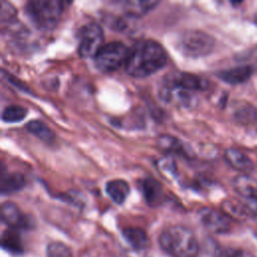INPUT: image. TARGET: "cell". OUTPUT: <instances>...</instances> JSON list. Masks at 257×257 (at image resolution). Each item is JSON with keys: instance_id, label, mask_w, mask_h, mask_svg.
<instances>
[{"instance_id": "obj_1", "label": "cell", "mask_w": 257, "mask_h": 257, "mask_svg": "<svg viewBox=\"0 0 257 257\" xmlns=\"http://www.w3.org/2000/svg\"><path fill=\"white\" fill-rule=\"evenodd\" d=\"M167 63V53L164 47L152 39H142L130 48L124 64L128 75L136 78L147 77Z\"/></svg>"}, {"instance_id": "obj_2", "label": "cell", "mask_w": 257, "mask_h": 257, "mask_svg": "<svg viewBox=\"0 0 257 257\" xmlns=\"http://www.w3.org/2000/svg\"><path fill=\"white\" fill-rule=\"evenodd\" d=\"M161 248L172 257H197L199 243L194 233L184 226H170L159 237Z\"/></svg>"}, {"instance_id": "obj_3", "label": "cell", "mask_w": 257, "mask_h": 257, "mask_svg": "<svg viewBox=\"0 0 257 257\" xmlns=\"http://www.w3.org/2000/svg\"><path fill=\"white\" fill-rule=\"evenodd\" d=\"M65 2L59 0H32L26 3L25 13L32 24L40 30H51L59 22Z\"/></svg>"}, {"instance_id": "obj_4", "label": "cell", "mask_w": 257, "mask_h": 257, "mask_svg": "<svg viewBox=\"0 0 257 257\" xmlns=\"http://www.w3.org/2000/svg\"><path fill=\"white\" fill-rule=\"evenodd\" d=\"M215 46V39L201 30H186L179 39L177 47L180 52L189 57H202L210 54Z\"/></svg>"}, {"instance_id": "obj_5", "label": "cell", "mask_w": 257, "mask_h": 257, "mask_svg": "<svg viewBox=\"0 0 257 257\" xmlns=\"http://www.w3.org/2000/svg\"><path fill=\"white\" fill-rule=\"evenodd\" d=\"M130 49L120 41H112L103 46L94 55V64L102 72H112L125 64Z\"/></svg>"}, {"instance_id": "obj_6", "label": "cell", "mask_w": 257, "mask_h": 257, "mask_svg": "<svg viewBox=\"0 0 257 257\" xmlns=\"http://www.w3.org/2000/svg\"><path fill=\"white\" fill-rule=\"evenodd\" d=\"M195 93L196 92L178 81L173 74L167 75L159 88L160 98L164 102L183 107H188L194 104Z\"/></svg>"}, {"instance_id": "obj_7", "label": "cell", "mask_w": 257, "mask_h": 257, "mask_svg": "<svg viewBox=\"0 0 257 257\" xmlns=\"http://www.w3.org/2000/svg\"><path fill=\"white\" fill-rule=\"evenodd\" d=\"M104 35L100 25L88 23L80 27L78 31L77 52L83 58L94 57L98 50L103 46Z\"/></svg>"}, {"instance_id": "obj_8", "label": "cell", "mask_w": 257, "mask_h": 257, "mask_svg": "<svg viewBox=\"0 0 257 257\" xmlns=\"http://www.w3.org/2000/svg\"><path fill=\"white\" fill-rule=\"evenodd\" d=\"M198 217L204 227L213 233L224 234L231 228V219L222 210L205 207L199 211Z\"/></svg>"}, {"instance_id": "obj_9", "label": "cell", "mask_w": 257, "mask_h": 257, "mask_svg": "<svg viewBox=\"0 0 257 257\" xmlns=\"http://www.w3.org/2000/svg\"><path fill=\"white\" fill-rule=\"evenodd\" d=\"M1 220L10 229H27L31 228L32 222L28 216L23 214L21 210L12 202H4L0 208Z\"/></svg>"}, {"instance_id": "obj_10", "label": "cell", "mask_w": 257, "mask_h": 257, "mask_svg": "<svg viewBox=\"0 0 257 257\" xmlns=\"http://www.w3.org/2000/svg\"><path fill=\"white\" fill-rule=\"evenodd\" d=\"M254 69L251 65H239L218 72V77L228 84H240L247 81L252 74Z\"/></svg>"}, {"instance_id": "obj_11", "label": "cell", "mask_w": 257, "mask_h": 257, "mask_svg": "<svg viewBox=\"0 0 257 257\" xmlns=\"http://www.w3.org/2000/svg\"><path fill=\"white\" fill-rule=\"evenodd\" d=\"M224 157L227 163L236 170L249 173L254 168L252 160L237 148H228L224 153Z\"/></svg>"}, {"instance_id": "obj_12", "label": "cell", "mask_w": 257, "mask_h": 257, "mask_svg": "<svg viewBox=\"0 0 257 257\" xmlns=\"http://www.w3.org/2000/svg\"><path fill=\"white\" fill-rule=\"evenodd\" d=\"M141 189L145 200L150 206H157L161 204L164 197V191L161 184L152 178H147L143 180Z\"/></svg>"}, {"instance_id": "obj_13", "label": "cell", "mask_w": 257, "mask_h": 257, "mask_svg": "<svg viewBox=\"0 0 257 257\" xmlns=\"http://www.w3.org/2000/svg\"><path fill=\"white\" fill-rule=\"evenodd\" d=\"M105 192L115 204L120 205L126 200L130 194V186L124 180L114 179L105 184Z\"/></svg>"}, {"instance_id": "obj_14", "label": "cell", "mask_w": 257, "mask_h": 257, "mask_svg": "<svg viewBox=\"0 0 257 257\" xmlns=\"http://www.w3.org/2000/svg\"><path fill=\"white\" fill-rule=\"evenodd\" d=\"M122 236L136 251H143L149 246V237L147 233L141 228H125L122 230Z\"/></svg>"}, {"instance_id": "obj_15", "label": "cell", "mask_w": 257, "mask_h": 257, "mask_svg": "<svg viewBox=\"0 0 257 257\" xmlns=\"http://www.w3.org/2000/svg\"><path fill=\"white\" fill-rule=\"evenodd\" d=\"M235 191L244 199H257V181L247 175H240L233 180Z\"/></svg>"}, {"instance_id": "obj_16", "label": "cell", "mask_w": 257, "mask_h": 257, "mask_svg": "<svg viewBox=\"0 0 257 257\" xmlns=\"http://www.w3.org/2000/svg\"><path fill=\"white\" fill-rule=\"evenodd\" d=\"M1 193L3 195L12 194L20 189H22L25 185V179L23 175L20 173H9V174H1Z\"/></svg>"}, {"instance_id": "obj_17", "label": "cell", "mask_w": 257, "mask_h": 257, "mask_svg": "<svg viewBox=\"0 0 257 257\" xmlns=\"http://www.w3.org/2000/svg\"><path fill=\"white\" fill-rule=\"evenodd\" d=\"M1 245L4 250L14 255H20L24 251L20 236L14 229H8L3 232Z\"/></svg>"}, {"instance_id": "obj_18", "label": "cell", "mask_w": 257, "mask_h": 257, "mask_svg": "<svg viewBox=\"0 0 257 257\" xmlns=\"http://www.w3.org/2000/svg\"><path fill=\"white\" fill-rule=\"evenodd\" d=\"M26 130L32 134L33 136H35L37 139H39L40 141L50 144L54 141L55 139V135L53 133V131L43 121L41 120H31L29 122H27L26 124Z\"/></svg>"}, {"instance_id": "obj_19", "label": "cell", "mask_w": 257, "mask_h": 257, "mask_svg": "<svg viewBox=\"0 0 257 257\" xmlns=\"http://www.w3.org/2000/svg\"><path fill=\"white\" fill-rule=\"evenodd\" d=\"M222 211L230 218L235 220H246L249 216V213L244 205V203H240L234 200H225L222 203Z\"/></svg>"}, {"instance_id": "obj_20", "label": "cell", "mask_w": 257, "mask_h": 257, "mask_svg": "<svg viewBox=\"0 0 257 257\" xmlns=\"http://www.w3.org/2000/svg\"><path fill=\"white\" fill-rule=\"evenodd\" d=\"M157 4H159L158 1H125L123 2V8L127 16L137 17L146 14Z\"/></svg>"}, {"instance_id": "obj_21", "label": "cell", "mask_w": 257, "mask_h": 257, "mask_svg": "<svg viewBox=\"0 0 257 257\" xmlns=\"http://www.w3.org/2000/svg\"><path fill=\"white\" fill-rule=\"evenodd\" d=\"M158 147L170 154L186 156V150L184 145L176 138L172 136H160L158 139Z\"/></svg>"}, {"instance_id": "obj_22", "label": "cell", "mask_w": 257, "mask_h": 257, "mask_svg": "<svg viewBox=\"0 0 257 257\" xmlns=\"http://www.w3.org/2000/svg\"><path fill=\"white\" fill-rule=\"evenodd\" d=\"M27 114V110L25 107L19 104H11L7 105L1 114V118L5 122H16L22 120Z\"/></svg>"}, {"instance_id": "obj_23", "label": "cell", "mask_w": 257, "mask_h": 257, "mask_svg": "<svg viewBox=\"0 0 257 257\" xmlns=\"http://www.w3.org/2000/svg\"><path fill=\"white\" fill-rule=\"evenodd\" d=\"M46 256L47 257H72V251L66 244L59 241H55L47 245Z\"/></svg>"}, {"instance_id": "obj_24", "label": "cell", "mask_w": 257, "mask_h": 257, "mask_svg": "<svg viewBox=\"0 0 257 257\" xmlns=\"http://www.w3.org/2000/svg\"><path fill=\"white\" fill-rule=\"evenodd\" d=\"M236 117L243 123H252L257 117V111L250 104L245 105L241 109L236 111Z\"/></svg>"}, {"instance_id": "obj_25", "label": "cell", "mask_w": 257, "mask_h": 257, "mask_svg": "<svg viewBox=\"0 0 257 257\" xmlns=\"http://www.w3.org/2000/svg\"><path fill=\"white\" fill-rule=\"evenodd\" d=\"M0 16H1V23L2 25H4L5 22H10L14 16H15V9L14 7L10 4V3H7L6 1H2L1 2V13H0Z\"/></svg>"}, {"instance_id": "obj_26", "label": "cell", "mask_w": 257, "mask_h": 257, "mask_svg": "<svg viewBox=\"0 0 257 257\" xmlns=\"http://www.w3.org/2000/svg\"><path fill=\"white\" fill-rule=\"evenodd\" d=\"M160 171L163 172L165 175H169L170 177L176 176L177 174V169L175 166V163L173 160L166 158L163 160H160Z\"/></svg>"}, {"instance_id": "obj_27", "label": "cell", "mask_w": 257, "mask_h": 257, "mask_svg": "<svg viewBox=\"0 0 257 257\" xmlns=\"http://www.w3.org/2000/svg\"><path fill=\"white\" fill-rule=\"evenodd\" d=\"M243 203H244L249 215H253L257 219V199L256 198L244 199Z\"/></svg>"}, {"instance_id": "obj_28", "label": "cell", "mask_w": 257, "mask_h": 257, "mask_svg": "<svg viewBox=\"0 0 257 257\" xmlns=\"http://www.w3.org/2000/svg\"><path fill=\"white\" fill-rule=\"evenodd\" d=\"M225 257H254L250 252L244 249H228L225 252Z\"/></svg>"}]
</instances>
